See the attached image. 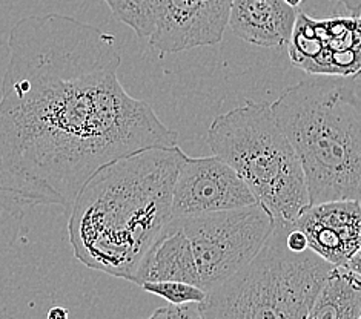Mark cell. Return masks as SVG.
I'll return each mask as SVG.
<instances>
[{
  "instance_id": "cell-1",
  "label": "cell",
  "mask_w": 361,
  "mask_h": 319,
  "mask_svg": "<svg viewBox=\"0 0 361 319\" xmlns=\"http://www.w3.org/2000/svg\"><path fill=\"white\" fill-rule=\"evenodd\" d=\"M120 65L113 34L74 17L14 25L0 97V200L71 209L102 166L177 146L178 134L126 92Z\"/></svg>"
},
{
  "instance_id": "cell-2",
  "label": "cell",
  "mask_w": 361,
  "mask_h": 319,
  "mask_svg": "<svg viewBox=\"0 0 361 319\" xmlns=\"http://www.w3.org/2000/svg\"><path fill=\"white\" fill-rule=\"evenodd\" d=\"M185 152L151 148L102 166L77 194L68 221L74 256L109 277L131 281L173 220V192Z\"/></svg>"
},
{
  "instance_id": "cell-3",
  "label": "cell",
  "mask_w": 361,
  "mask_h": 319,
  "mask_svg": "<svg viewBox=\"0 0 361 319\" xmlns=\"http://www.w3.org/2000/svg\"><path fill=\"white\" fill-rule=\"evenodd\" d=\"M271 109L302 161L311 204L361 203L360 77L309 75Z\"/></svg>"
},
{
  "instance_id": "cell-4",
  "label": "cell",
  "mask_w": 361,
  "mask_h": 319,
  "mask_svg": "<svg viewBox=\"0 0 361 319\" xmlns=\"http://www.w3.org/2000/svg\"><path fill=\"white\" fill-rule=\"evenodd\" d=\"M206 142L242 177L275 226H290L311 204L302 161L268 103L246 101L219 115Z\"/></svg>"
},
{
  "instance_id": "cell-5",
  "label": "cell",
  "mask_w": 361,
  "mask_h": 319,
  "mask_svg": "<svg viewBox=\"0 0 361 319\" xmlns=\"http://www.w3.org/2000/svg\"><path fill=\"white\" fill-rule=\"evenodd\" d=\"M311 249L286 246V227L275 226L251 263L199 303L203 319H306L318 290L332 270Z\"/></svg>"
},
{
  "instance_id": "cell-6",
  "label": "cell",
  "mask_w": 361,
  "mask_h": 319,
  "mask_svg": "<svg viewBox=\"0 0 361 319\" xmlns=\"http://www.w3.org/2000/svg\"><path fill=\"white\" fill-rule=\"evenodd\" d=\"M176 220L191 243L199 287L206 293L251 263L275 229L260 203Z\"/></svg>"
},
{
  "instance_id": "cell-7",
  "label": "cell",
  "mask_w": 361,
  "mask_h": 319,
  "mask_svg": "<svg viewBox=\"0 0 361 319\" xmlns=\"http://www.w3.org/2000/svg\"><path fill=\"white\" fill-rule=\"evenodd\" d=\"M286 48L292 65L309 75L360 77L361 15L314 19L298 11Z\"/></svg>"
},
{
  "instance_id": "cell-8",
  "label": "cell",
  "mask_w": 361,
  "mask_h": 319,
  "mask_svg": "<svg viewBox=\"0 0 361 319\" xmlns=\"http://www.w3.org/2000/svg\"><path fill=\"white\" fill-rule=\"evenodd\" d=\"M232 0H143L148 43L163 57L217 45L228 27Z\"/></svg>"
},
{
  "instance_id": "cell-9",
  "label": "cell",
  "mask_w": 361,
  "mask_h": 319,
  "mask_svg": "<svg viewBox=\"0 0 361 319\" xmlns=\"http://www.w3.org/2000/svg\"><path fill=\"white\" fill-rule=\"evenodd\" d=\"M257 204L251 189L226 161L212 157H185L173 192V218L231 211Z\"/></svg>"
},
{
  "instance_id": "cell-10",
  "label": "cell",
  "mask_w": 361,
  "mask_h": 319,
  "mask_svg": "<svg viewBox=\"0 0 361 319\" xmlns=\"http://www.w3.org/2000/svg\"><path fill=\"white\" fill-rule=\"evenodd\" d=\"M288 227L307 238L309 249L335 267H346L361 244V203L350 200L309 204Z\"/></svg>"
},
{
  "instance_id": "cell-11",
  "label": "cell",
  "mask_w": 361,
  "mask_h": 319,
  "mask_svg": "<svg viewBox=\"0 0 361 319\" xmlns=\"http://www.w3.org/2000/svg\"><path fill=\"white\" fill-rule=\"evenodd\" d=\"M298 11L283 0H232L228 27L238 39L251 45L285 48Z\"/></svg>"
},
{
  "instance_id": "cell-12",
  "label": "cell",
  "mask_w": 361,
  "mask_h": 319,
  "mask_svg": "<svg viewBox=\"0 0 361 319\" xmlns=\"http://www.w3.org/2000/svg\"><path fill=\"white\" fill-rule=\"evenodd\" d=\"M149 281H183L199 287L191 243L176 218L154 241L131 280L137 286Z\"/></svg>"
},
{
  "instance_id": "cell-13",
  "label": "cell",
  "mask_w": 361,
  "mask_h": 319,
  "mask_svg": "<svg viewBox=\"0 0 361 319\" xmlns=\"http://www.w3.org/2000/svg\"><path fill=\"white\" fill-rule=\"evenodd\" d=\"M360 316L361 277L348 267H332L306 319H358Z\"/></svg>"
},
{
  "instance_id": "cell-14",
  "label": "cell",
  "mask_w": 361,
  "mask_h": 319,
  "mask_svg": "<svg viewBox=\"0 0 361 319\" xmlns=\"http://www.w3.org/2000/svg\"><path fill=\"white\" fill-rule=\"evenodd\" d=\"M140 287L151 295L166 299L169 304H199L206 296L204 290L183 281H149L143 282Z\"/></svg>"
},
{
  "instance_id": "cell-15",
  "label": "cell",
  "mask_w": 361,
  "mask_h": 319,
  "mask_svg": "<svg viewBox=\"0 0 361 319\" xmlns=\"http://www.w3.org/2000/svg\"><path fill=\"white\" fill-rule=\"evenodd\" d=\"M146 319H203L199 304H168L157 308L149 318Z\"/></svg>"
},
{
  "instance_id": "cell-16",
  "label": "cell",
  "mask_w": 361,
  "mask_h": 319,
  "mask_svg": "<svg viewBox=\"0 0 361 319\" xmlns=\"http://www.w3.org/2000/svg\"><path fill=\"white\" fill-rule=\"evenodd\" d=\"M286 246L292 252L302 254L309 249L307 238L300 229L286 227Z\"/></svg>"
},
{
  "instance_id": "cell-17",
  "label": "cell",
  "mask_w": 361,
  "mask_h": 319,
  "mask_svg": "<svg viewBox=\"0 0 361 319\" xmlns=\"http://www.w3.org/2000/svg\"><path fill=\"white\" fill-rule=\"evenodd\" d=\"M346 267H348L349 270L355 272L357 275H360V277H361V244H360L357 252L354 254V256H352L350 260H349V263L346 264Z\"/></svg>"
},
{
  "instance_id": "cell-18",
  "label": "cell",
  "mask_w": 361,
  "mask_h": 319,
  "mask_svg": "<svg viewBox=\"0 0 361 319\" xmlns=\"http://www.w3.org/2000/svg\"><path fill=\"white\" fill-rule=\"evenodd\" d=\"M68 316H70V313L65 307H53L49 308L47 319H68Z\"/></svg>"
},
{
  "instance_id": "cell-19",
  "label": "cell",
  "mask_w": 361,
  "mask_h": 319,
  "mask_svg": "<svg viewBox=\"0 0 361 319\" xmlns=\"http://www.w3.org/2000/svg\"><path fill=\"white\" fill-rule=\"evenodd\" d=\"M352 14H361V0H338Z\"/></svg>"
},
{
  "instance_id": "cell-20",
  "label": "cell",
  "mask_w": 361,
  "mask_h": 319,
  "mask_svg": "<svg viewBox=\"0 0 361 319\" xmlns=\"http://www.w3.org/2000/svg\"><path fill=\"white\" fill-rule=\"evenodd\" d=\"M283 2L288 4L292 8H297V10H300V5L303 4V0H283Z\"/></svg>"
},
{
  "instance_id": "cell-21",
  "label": "cell",
  "mask_w": 361,
  "mask_h": 319,
  "mask_svg": "<svg viewBox=\"0 0 361 319\" xmlns=\"http://www.w3.org/2000/svg\"><path fill=\"white\" fill-rule=\"evenodd\" d=\"M358 319H361V316H360V318H358Z\"/></svg>"
}]
</instances>
